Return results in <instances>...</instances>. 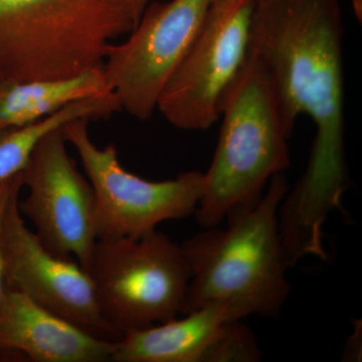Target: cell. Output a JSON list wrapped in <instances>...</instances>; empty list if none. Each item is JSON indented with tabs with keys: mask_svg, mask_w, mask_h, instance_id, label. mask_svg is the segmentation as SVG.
Returning a JSON list of instances; mask_svg holds the SVG:
<instances>
[{
	"mask_svg": "<svg viewBox=\"0 0 362 362\" xmlns=\"http://www.w3.org/2000/svg\"><path fill=\"white\" fill-rule=\"evenodd\" d=\"M354 1V11H356V16L359 13L361 14V0H352Z\"/></svg>",
	"mask_w": 362,
	"mask_h": 362,
	"instance_id": "e0dca14e",
	"label": "cell"
},
{
	"mask_svg": "<svg viewBox=\"0 0 362 362\" xmlns=\"http://www.w3.org/2000/svg\"><path fill=\"white\" fill-rule=\"evenodd\" d=\"M343 30L339 0H266L252 18L249 49L271 78L286 124L292 132L300 115L315 124L308 165L278 213L286 247L302 254L322 251L324 223L349 187Z\"/></svg>",
	"mask_w": 362,
	"mask_h": 362,
	"instance_id": "6da1fadb",
	"label": "cell"
},
{
	"mask_svg": "<svg viewBox=\"0 0 362 362\" xmlns=\"http://www.w3.org/2000/svg\"><path fill=\"white\" fill-rule=\"evenodd\" d=\"M213 0L153 2L125 42H114L102 66L121 110L148 120L162 90L201 28Z\"/></svg>",
	"mask_w": 362,
	"mask_h": 362,
	"instance_id": "ba28073f",
	"label": "cell"
},
{
	"mask_svg": "<svg viewBox=\"0 0 362 362\" xmlns=\"http://www.w3.org/2000/svg\"><path fill=\"white\" fill-rule=\"evenodd\" d=\"M64 127L47 133L21 170L28 197L18 202L45 249L86 271L97 243L96 197L69 154Z\"/></svg>",
	"mask_w": 362,
	"mask_h": 362,
	"instance_id": "9c48e42d",
	"label": "cell"
},
{
	"mask_svg": "<svg viewBox=\"0 0 362 362\" xmlns=\"http://www.w3.org/2000/svg\"><path fill=\"white\" fill-rule=\"evenodd\" d=\"M89 119L64 126L66 142L77 151L96 197L97 239L139 238L168 221L194 214L204 189V175L187 171L168 180H144L126 170L115 144L97 146Z\"/></svg>",
	"mask_w": 362,
	"mask_h": 362,
	"instance_id": "8992f818",
	"label": "cell"
},
{
	"mask_svg": "<svg viewBox=\"0 0 362 362\" xmlns=\"http://www.w3.org/2000/svg\"><path fill=\"white\" fill-rule=\"evenodd\" d=\"M114 349L115 342L95 337L6 288L0 305V356L33 362H106Z\"/></svg>",
	"mask_w": 362,
	"mask_h": 362,
	"instance_id": "7c38bea8",
	"label": "cell"
},
{
	"mask_svg": "<svg viewBox=\"0 0 362 362\" xmlns=\"http://www.w3.org/2000/svg\"><path fill=\"white\" fill-rule=\"evenodd\" d=\"M221 117L218 146L204 173V194L194 211L204 228L258 202L268 181L290 165L288 140L293 132L270 77L250 49L221 98Z\"/></svg>",
	"mask_w": 362,
	"mask_h": 362,
	"instance_id": "277c9868",
	"label": "cell"
},
{
	"mask_svg": "<svg viewBox=\"0 0 362 362\" xmlns=\"http://www.w3.org/2000/svg\"><path fill=\"white\" fill-rule=\"evenodd\" d=\"M170 319L124 333L114 362H256L262 351L245 324L221 304H207Z\"/></svg>",
	"mask_w": 362,
	"mask_h": 362,
	"instance_id": "8fae6325",
	"label": "cell"
},
{
	"mask_svg": "<svg viewBox=\"0 0 362 362\" xmlns=\"http://www.w3.org/2000/svg\"><path fill=\"white\" fill-rule=\"evenodd\" d=\"M137 23L130 0H0V84L102 69Z\"/></svg>",
	"mask_w": 362,
	"mask_h": 362,
	"instance_id": "3957f363",
	"label": "cell"
},
{
	"mask_svg": "<svg viewBox=\"0 0 362 362\" xmlns=\"http://www.w3.org/2000/svg\"><path fill=\"white\" fill-rule=\"evenodd\" d=\"M23 187V181L14 187L2 218L0 250L6 288L95 337L118 341L121 335L102 315L87 272L75 259L52 254L26 226L18 209Z\"/></svg>",
	"mask_w": 362,
	"mask_h": 362,
	"instance_id": "30bf717a",
	"label": "cell"
},
{
	"mask_svg": "<svg viewBox=\"0 0 362 362\" xmlns=\"http://www.w3.org/2000/svg\"><path fill=\"white\" fill-rule=\"evenodd\" d=\"M110 92L102 69L73 77L0 84V131L23 127L69 105Z\"/></svg>",
	"mask_w": 362,
	"mask_h": 362,
	"instance_id": "4fadbf2b",
	"label": "cell"
},
{
	"mask_svg": "<svg viewBox=\"0 0 362 362\" xmlns=\"http://www.w3.org/2000/svg\"><path fill=\"white\" fill-rule=\"evenodd\" d=\"M21 181L23 180H21V173H20L0 185V230H1L2 218H4L7 202H8L14 187L20 185ZM4 291H6V284H4V267H2L1 250H0V305L4 299Z\"/></svg>",
	"mask_w": 362,
	"mask_h": 362,
	"instance_id": "9a60e30c",
	"label": "cell"
},
{
	"mask_svg": "<svg viewBox=\"0 0 362 362\" xmlns=\"http://www.w3.org/2000/svg\"><path fill=\"white\" fill-rule=\"evenodd\" d=\"M130 4L138 21H139L142 13H144L145 8L151 4V0H130Z\"/></svg>",
	"mask_w": 362,
	"mask_h": 362,
	"instance_id": "2e32d148",
	"label": "cell"
},
{
	"mask_svg": "<svg viewBox=\"0 0 362 362\" xmlns=\"http://www.w3.org/2000/svg\"><path fill=\"white\" fill-rule=\"evenodd\" d=\"M86 272L102 315L121 337L188 313L190 272L182 247L156 230L98 240Z\"/></svg>",
	"mask_w": 362,
	"mask_h": 362,
	"instance_id": "5b68a950",
	"label": "cell"
},
{
	"mask_svg": "<svg viewBox=\"0 0 362 362\" xmlns=\"http://www.w3.org/2000/svg\"><path fill=\"white\" fill-rule=\"evenodd\" d=\"M288 190L285 175H274L258 202L226 216L225 228H206L180 245L190 272L188 312L221 304L233 320L278 316L291 289L278 223Z\"/></svg>",
	"mask_w": 362,
	"mask_h": 362,
	"instance_id": "7a4b0ae2",
	"label": "cell"
},
{
	"mask_svg": "<svg viewBox=\"0 0 362 362\" xmlns=\"http://www.w3.org/2000/svg\"><path fill=\"white\" fill-rule=\"evenodd\" d=\"M256 0H213L194 42L157 103L181 130L209 129L220 119L221 98L249 51Z\"/></svg>",
	"mask_w": 362,
	"mask_h": 362,
	"instance_id": "52a82bcc",
	"label": "cell"
},
{
	"mask_svg": "<svg viewBox=\"0 0 362 362\" xmlns=\"http://www.w3.org/2000/svg\"><path fill=\"white\" fill-rule=\"evenodd\" d=\"M112 92L76 102L39 122L0 131V185L21 173L37 143L47 133L77 119H107L120 111Z\"/></svg>",
	"mask_w": 362,
	"mask_h": 362,
	"instance_id": "5bb4252c",
	"label": "cell"
},
{
	"mask_svg": "<svg viewBox=\"0 0 362 362\" xmlns=\"http://www.w3.org/2000/svg\"><path fill=\"white\" fill-rule=\"evenodd\" d=\"M257 2L266 1V0H256Z\"/></svg>",
	"mask_w": 362,
	"mask_h": 362,
	"instance_id": "ac0fdd59",
	"label": "cell"
}]
</instances>
